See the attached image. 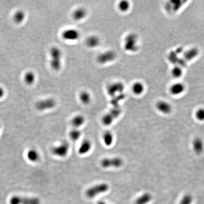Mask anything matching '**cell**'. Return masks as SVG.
<instances>
[{
	"label": "cell",
	"instance_id": "cell-1",
	"mask_svg": "<svg viewBox=\"0 0 204 204\" xmlns=\"http://www.w3.org/2000/svg\"><path fill=\"white\" fill-rule=\"evenodd\" d=\"M124 50L129 52H135L138 49V36L131 33L126 36L123 42Z\"/></svg>",
	"mask_w": 204,
	"mask_h": 204
},
{
	"label": "cell",
	"instance_id": "cell-2",
	"mask_svg": "<svg viewBox=\"0 0 204 204\" xmlns=\"http://www.w3.org/2000/svg\"><path fill=\"white\" fill-rule=\"evenodd\" d=\"M50 65L53 70L58 71L61 67L62 53L58 47H53L50 50Z\"/></svg>",
	"mask_w": 204,
	"mask_h": 204
},
{
	"label": "cell",
	"instance_id": "cell-3",
	"mask_svg": "<svg viewBox=\"0 0 204 204\" xmlns=\"http://www.w3.org/2000/svg\"><path fill=\"white\" fill-rule=\"evenodd\" d=\"M109 189V186L107 183H99L89 188L86 191V195L87 197L92 198L100 194L107 192Z\"/></svg>",
	"mask_w": 204,
	"mask_h": 204
},
{
	"label": "cell",
	"instance_id": "cell-4",
	"mask_svg": "<svg viewBox=\"0 0 204 204\" xmlns=\"http://www.w3.org/2000/svg\"><path fill=\"white\" fill-rule=\"evenodd\" d=\"M123 164V160L119 157L104 158L101 162V165L102 167L105 169L118 168L122 166Z\"/></svg>",
	"mask_w": 204,
	"mask_h": 204
},
{
	"label": "cell",
	"instance_id": "cell-5",
	"mask_svg": "<svg viewBox=\"0 0 204 204\" xmlns=\"http://www.w3.org/2000/svg\"><path fill=\"white\" fill-rule=\"evenodd\" d=\"M117 58V54L112 50L102 52L97 57V61L101 64H105L114 61Z\"/></svg>",
	"mask_w": 204,
	"mask_h": 204
},
{
	"label": "cell",
	"instance_id": "cell-6",
	"mask_svg": "<svg viewBox=\"0 0 204 204\" xmlns=\"http://www.w3.org/2000/svg\"><path fill=\"white\" fill-rule=\"evenodd\" d=\"M124 89V85L122 82H114L110 84L107 87V94L112 98L115 96L124 93L123 92Z\"/></svg>",
	"mask_w": 204,
	"mask_h": 204
},
{
	"label": "cell",
	"instance_id": "cell-7",
	"mask_svg": "<svg viewBox=\"0 0 204 204\" xmlns=\"http://www.w3.org/2000/svg\"><path fill=\"white\" fill-rule=\"evenodd\" d=\"M10 204H40L37 198H27L21 196H14L10 200Z\"/></svg>",
	"mask_w": 204,
	"mask_h": 204
},
{
	"label": "cell",
	"instance_id": "cell-8",
	"mask_svg": "<svg viewBox=\"0 0 204 204\" xmlns=\"http://www.w3.org/2000/svg\"><path fill=\"white\" fill-rule=\"evenodd\" d=\"M62 38L65 40L71 42L77 41L80 39V31L75 29H68L65 30L61 34Z\"/></svg>",
	"mask_w": 204,
	"mask_h": 204
},
{
	"label": "cell",
	"instance_id": "cell-9",
	"mask_svg": "<svg viewBox=\"0 0 204 204\" xmlns=\"http://www.w3.org/2000/svg\"><path fill=\"white\" fill-rule=\"evenodd\" d=\"M69 150V144L67 142H64L59 146L54 147L52 150V151L55 156L61 157H64L67 155Z\"/></svg>",
	"mask_w": 204,
	"mask_h": 204
},
{
	"label": "cell",
	"instance_id": "cell-10",
	"mask_svg": "<svg viewBox=\"0 0 204 204\" xmlns=\"http://www.w3.org/2000/svg\"><path fill=\"white\" fill-rule=\"evenodd\" d=\"M56 105V102L54 99H48L39 101L36 103V106L39 111L51 109Z\"/></svg>",
	"mask_w": 204,
	"mask_h": 204
},
{
	"label": "cell",
	"instance_id": "cell-11",
	"mask_svg": "<svg viewBox=\"0 0 204 204\" xmlns=\"http://www.w3.org/2000/svg\"><path fill=\"white\" fill-rule=\"evenodd\" d=\"M157 109L165 115H168L172 111V106L170 103L164 100H160L157 102L156 104Z\"/></svg>",
	"mask_w": 204,
	"mask_h": 204
},
{
	"label": "cell",
	"instance_id": "cell-12",
	"mask_svg": "<svg viewBox=\"0 0 204 204\" xmlns=\"http://www.w3.org/2000/svg\"><path fill=\"white\" fill-rule=\"evenodd\" d=\"M185 90V86L182 83H175L170 86V92L173 96H179L183 93Z\"/></svg>",
	"mask_w": 204,
	"mask_h": 204
},
{
	"label": "cell",
	"instance_id": "cell-13",
	"mask_svg": "<svg viewBox=\"0 0 204 204\" xmlns=\"http://www.w3.org/2000/svg\"><path fill=\"white\" fill-rule=\"evenodd\" d=\"M87 10L84 8L80 7L76 9L72 13V17L76 21H81L87 16Z\"/></svg>",
	"mask_w": 204,
	"mask_h": 204
},
{
	"label": "cell",
	"instance_id": "cell-14",
	"mask_svg": "<svg viewBox=\"0 0 204 204\" xmlns=\"http://www.w3.org/2000/svg\"><path fill=\"white\" fill-rule=\"evenodd\" d=\"M92 147V143L89 140L82 141L78 150V153L80 155H85L89 152Z\"/></svg>",
	"mask_w": 204,
	"mask_h": 204
},
{
	"label": "cell",
	"instance_id": "cell-15",
	"mask_svg": "<svg viewBox=\"0 0 204 204\" xmlns=\"http://www.w3.org/2000/svg\"><path fill=\"white\" fill-rule=\"evenodd\" d=\"M101 43L100 39L96 35H92L87 38L86 45L90 48H95L99 45Z\"/></svg>",
	"mask_w": 204,
	"mask_h": 204
},
{
	"label": "cell",
	"instance_id": "cell-16",
	"mask_svg": "<svg viewBox=\"0 0 204 204\" xmlns=\"http://www.w3.org/2000/svg\"><path fill=\"white\" fill-rule=\"evenodd\" d=\"M193 148L194 152L197 154H201L204 150V141L201 138L198 137L193 141Z\"/></svg>",
	"mask_w": 204,
	"mask_h": 204
},
{
	"label": "cell",
	"instance_id": "cell-17",
	"mask_svg": "<svg viewBox=\"0 0 204 204\" xmlns=\"http://www.w3.org/2000/svg\"><path fill=\"white\" fill-rule=\"evenodd\" d=\"M145 89L144 84L140 81H137L133 84L132 86V91L135 95L140 96L144 92Z\"/></svg>",
	"mask_w": 204,
	"mask_h": 204
},
{
	"label": "cell",
	"instance_id": "cell-18",
	"mask_svg": "<svg viewBox=\"0 0 204 204\" xmlns=\"http://www.w3.org/2000/svg\"><path fill=\"white\" fill-rule=\"evenodd\" d=\"M85 118L82 115H79L75 116L71 120V124L72 126L75 127V128L78 129L81 127L85 123Z\"/></svg>",
	"mask_w": 204,
	"mask_h": 204
},
{
	"label": "cell",
	"instance_id": "cell-19",
	"mask_svg": "<svg viewBox=\"0 0 204 204\" xmlns=\"http://www.w3.org/2000/svg\"><path fill=\"white\" fill-rule=\"evenodd\" d=\"M103 140L105 145L110 147L112 145L114 141V136L112 132L110 131H106L103 135Z\"/></svg>",
	"mask_w": 204,
	"mask_h": 204
},
{
	"label": "cell",
	"instance_id": "cell-20",
	"mask_svg": "<svg viewBox=\"0 0 204 204\" xmlns=\"http://www.w3.org/2000/svg\"><path fill=\"white\" fill-rule=\"evenodd\" d=\"M80 101L83 104L88 105L91 103L92 97L90 94L87 91H83L80 93Z\"/></svg>",
	"mask_w": 204,
	"mask_h": 204
},
{
	"label": "cell",
	"instance_id": "cell-21",
	"mask_svg": "<svg viewBox=\"0 0 204 204\" xmlns=\"http://www.w3.org/2000/svg\"><path fill=\"white\" fill-rule=\"evenodd\" d=\"M152 199V196L150 193H145L136 199V204H147Z\"/></svg>",
	"mask_w": 204,
	"mask_h": 204
},
{
	"label": "cell",
	"instance_id": "cell-22",
	"mask_svg": "<svg viewBox=\"0 0 204 204\" xmlns=\"http://www.w3.org/2000/svg\"><path fill=\"white\" fill-rule=\"evenodd\" d=\"M118 8L119 11L122 13H126L131 8V3L128 1H122L118 4Z\"/></svg>",
	"mask_w": 204,
	"mask_h": 204
},
{
	"label": "cell",
	"instance_id": "cell-23",
	"mask_svg": "<svg viewBox=\"0 0 204 204\" xmlns=\"http://www.w3.org/2000/svg\"><path fill=\"white\" fill-rule=\"evenodd\" d=\"M115 119L113 116L108 112L106 113L102 118V123L105 126H110L113 123Z\"/></svg>",
	"mask_w": 204,
	"mask_h": 204
},
{
	"label": "cell",
	"instance_id": "cell-24",
	"mask_svg": "<svg viewBox=\"0 0 204 204\" xmlns=\"http://www.w3.org/2000/svg\"><path fill=\"white\" fill-rule=\"evenodd\" d=\"M81 131L80 129L75 128L70 131L69 135L70 138L72 141H76L78 140L81 137Z\"/></svg>",
	"mask_w": 204,
	"mask_h": 204
},
{
	"label": "cell",
	"instance_id": "cell-25",
	"mask_svg": "<svg viewBox=\"0 0 204 204\" xmlns=\"http://www.w3.org/2000/svg\"><path fill=\"white\" fill-rule=\"evenodd\" d=\"M25 17V14L24 11L20 10L17 11L14 15L13 19L15 22L17 23H20L24 20Z\"/></svg>",
	"mask_w": 204,
	"mask_h": 204
},
{
	"label": "cell",
	"instance_id": "cell-26",
	"mask_svg": "<svg viewBox=\"0 0 204 204\" xmlns=\"http://www.w3.org/2000/svg\"><path fill=\"white\" fill-rule=\"evenodd\" d=\"M36 80V76L33 72L29 71L26 73L24 76V80L28 85H32Z\"/></svg>",
	"mask_w": 204,
	"mask_h": 204
},
{
	"label": "cell",
	"instance_id": "cell-27",
	"mask_svg": "<svg viewBox=\"0 0 204 204\" xmlns=\"http://www.w3.org/2000/svg\"><path fill=\"white\" fill-rule=\"evenodd\" d=\"M125 97V94L122 93L118 96H115V97H112L111 100V103L113 105V107L119 106V102L122 101Z\"/></svg>",
	"mask_w": 204,
	"mask_h": 204
},
{
	"label": "cell",
	"instance_id": "cell-28",
	"mask_svg": "<svg viewBox=\"0 0 204 204\" xmlns=\"http://www.w3.org/2000/svg\"><path fill=\"white\" fill-rule=\"evenodd\" d=\"M171 74L175 78H179L183 74V70L179 66H175L172 68Z\"/></svg>",
	"mask_w": 204,
	"mask_h": 204
},
{
	"label": "cell",
	"instance_id": "cell-29",
	"mask_svg": "<svg viewBox=\"0 0 204 204\" xmlns=\"http://www.w3.org/2000/svg\"><path fill=\"white\" fill-rule=\"evenodd\" d=\"M27 157L32 162H36L39 158L38 152L34 150H30L27 153Z\"/></svg>",
	"mask_w": 204,
	"mask_h": 204
},
{
	"label": "cell",
	"instance_id": "cell-30",
	"mask_svg": "<svg viewBox=\"0 0 204 204\" xmlns=\"http://www.w3.org/2000/svg\"><path fill=\"white\" fill-rule=\"evenodd\" d=\"M193 201V198L189 194L184 196L180 201V204H191Z\"/></svg>",
	"mask_w": 204,
	"mask_h": 204
},
{
	"label": "cell",
	"instance_id": "cell-31",
	"mask_svg": "<svg viewBox=\"0 0 204 204\" xmlns=\"http://www.w3.org/2000/svg\"><path fill=\"white\" fill-rule=\"evenodd\" d=\"M196 118L199 121H204V108H200L197 110L195 113Z\"/></svg>",
	"mask_w": 204,
	"mask_h": 204
},
{
	"label": "cell",
	"instance_id": "cell-32",
	"mask_svg": "<svg viewBox=\"0 0 204 204\" xmlns=\"http://www.w3.org/2000/svg\"><path fill=\"white\" fill-rule=\"evenodd\" d=\"M4 94V91L2 87H0V98L3 97Z\"/></svg>",
	"mask_w": 204,
	"mask_h": 204
}]
</instances>
